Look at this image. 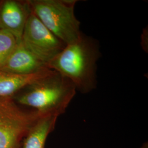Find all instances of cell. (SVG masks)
<instances>
[{"label": "cell", "instance_id": "6da1fadb", "mask_svg": "<svg viewBox=\"0 0 148 148\" xmlns=\"http://www.w3.org/2000/svg\"><path fill=\"white\" fill-rule=\"evenodd\" d=\"M101 57L97 40L82 34L79 40L66 45L47 66L69 79L76 91L87 94L97 88V63Z\"/></svg>", "mask_w": 148, "mask_h": 148}, {"label": "cell", "instance_id": "7a4b0ae2", "mask_svg": "<svg viewBox=\"0 0 148 148\" xmlns=\"http://www.w3.org/2000/svg\"><path fill=\"white\" fill-rule=\"evenodd\" d=\"M74 84L55 71L29 85L13 98L19 106L32 108L41 114L66 111L76 93Z\"/></svg>", "mask_w": 148, "mask_h": 148}, {"label": "cell", "instance_id": "3957f363", "mask_svg": "<svg viewBox=\"0 0 148 148\" xmlns=\"http://www.w3.org/2000/svg\"><path fill=\"white\" fill-rule=\"evenodd\" d=\"M43 24L66 45L79 40L81 22L75 14L76 0H27Z\"/></svg>", "mask_w": 148, "mask_h": 148}, {"label": "cell", "instance_id": "277c9868", "mask_svg": "<svg viewBox=\"0 0 148 148\" xmlns=\"http://www.w3.org/2000/svg\"><path fill=\"white\" fill-rule=\"evenodd\" d=\"M41 115L35 110L23 109L13 98L0 97V148H20Z\"/></svg>", "mask_w": 148, "mask_h": 148}, {"label": "cell", "instance_id": "5b68a950", "mask_svg": "<svg viewBox=\"0 0 148 148\" xmlns=\"http://www.w3.org/2000/svg\"><path fill=\"white\" fill-rule=\"evenodd\" d=\"M21 42L36 58L47 65L66 45L43 24L32 10Z\"/></svg>", "mask_w": 148, "mask_h": 148}, {"label": "cell", "instance_id": "8992f818", "mask_svg": "<svg viewBox=\"0 0 148 148\" xmlns=\"http://www.w3.org/2000/svg\"><path fill=\"white\" fill-rule=\"evenodd\" d=\"M31 11L27 0H1L0 29L13 35L20 42Z\"/></svg>", "mask_w": 148, "mask_h": 148}, {"label": "cell", "instance_id": "52a82bcc", "mask_svg": "<svg viewBox=\"0 0 148 148\" xmlns=\"http://www.w3.org/2000/svg\"><path fill=\"white\" fill-rule=\"evenodd\" d=\"M47 69H49L47 65L36 58L21 41L0 70L17 75H30Z\"/></svg>", "mask_w": 148, "mask_h": 148}, {"label": "cell", "instance_id": "ba28073f", "mask_svg": "<svg viewBox=\"0 0 148 148\" xmlns=\"http://www.w3.org/2000/svg\"><path fill=\"white\" fill-rule=\"evenodd\" d=\"M59 116L55 113L41 114L27 133L20 148H45L48 136L54 131Z\"/></svg>", "mask_w": 148, "mask_h": 148}, {"label": "cell", "instance_id": "9c48e42d", "mask_svg": "<svg viewBox=\"0 0 148 148\" xmlns=\"http://www.w3.org/2000/svg\"><path fill=\"white\" fill-rule=\"evenodd\" d=\"M54 70L47 69L30 75H17L0 70V97L12 98L29 85L51 74Z\"/></svg>", "mask_w": 148, "mask_h": 148}, {"label": "cell", "instance_id": "30bf717a", "mask_svg": "<svg viewBox=\"0 0 148 148\" xmlns=\"http://www.w3.org/2000/svg\"><path fill=\"white\" fill-rule=\"evenodd\" d=\"M18 43L13 35L0 29V69L13 52Z\"/></svg>", "mask_w": 148, "mask_h": 148}, {"label": "cell", "instance_id": "8fae6325", "mask_svg": "<svg viewBox=\"0 0 148 148\" xmlns=\"http://www.w3.org/2000/svg\"><path fill=\"white\" fill-rule=\"evenodd\" d=\"M142 148H148V147H147V144H144V145L143 146V147Z\"/></svg>", "mask_w": 148, "mask_h": 148}]
</instances>
